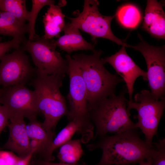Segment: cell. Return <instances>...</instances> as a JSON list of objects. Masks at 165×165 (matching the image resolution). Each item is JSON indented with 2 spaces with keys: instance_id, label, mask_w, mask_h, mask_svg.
I'll return each instance as SVG.
<instances>
[{
  "instance_id": "cell-8",
  "label": "cell",
  "mask_w": 165,
  "mask_h": 165,
  "mask_svg": "<svg viewBox=\"0 0 165 165\" xmlns=\"http://www.w3.org/2000/svg\"><path fill=\"white\" fill-rule=\"evenodd\" d=\"M54 41L36 34L32 40H24L21 46L29 53L38 71L49 75L67 74L68 62L56 50Z\"/></svg>"
},
{
  "instance_id": "cell-5",
  "label": "cell",
  "mask_w": 165,
  "mask_h": 165,
  "mask_svg": "<svg viewBox=\"0 0 165 165\" xmlns=\"http://www.w3.org/2000/svg\"><path fill=\"white\" fill-rule=\"evenodd\" d=\"M68 65L69 90L66 98L69 104L66 116L69 121H74L81 127L82 138L89 140L94 136V125L87 107L86 86L80 69L75 61L69 54L65 56Z\"/></svg>"
},
{
  "instance_id": "cell-19",
  "label": "cell",
  "mask_w": 165,
  "mask_h": 165,
  "mask_svg": "<svg viewBox=\"0 0 165 165\" xmlns=\"http://www.w3.org/2000/svg\"><path fill=\"white\" fill-rule=\"evenodd\" d=\"M82 142V139L70 140L61 145L57 156L60 162L77 163L83 153Z\"/></svg>"
},
{
  "instance_id": "cell-28",
  "label": "cell",
  "mask_w": 165,
  "mask_h": 165,
  "mask_svg": "<svg viewBox=\"0 0 165 165\" xmlns=\"http://www.w3.org/2000/svg\"><path fill=\"white\" fill-rule=\"evenodd\" d=\"M28 165H82V164H69L61 162L55 163L32 157Z\"/></svg>"
},
{
  "instance_id": "cell-10",
  "label": "cell",
  "mask_w": 165,
  "mask_h": 165,
  "mask_svg": "<svg viewBox=\"0 0 165 165\" xmlns=\"http://www.w3.org/2000/svg\"><path fill=\"white\" fill-rule=\"evenodd\" d=\"M21 45L11 53L5 54L0 63V86L4 88L24 85L34 76L36 68L31 66Z\"/></svg>"
},
{
  "instance_id": "cell-13",
  "label": "cell",
  "mask_w": 165,
  "mask_h": 165,
  "mask_svg": "<svg viewBox=\"0 0 165 165\" xmlns=\"http://www.w3.org/2000/svg\"><path fill=\"white\" fill-rule=\"evenodd\" d=\"M24 119L19 115H14L10 118L7 125L9 132L8 139L2 148L16 153L21 158L34 152L31 149Z\"/></svg>"
},
{
  "instance_id": "cell-34",
  "label": "cell",
  "mask_w": 165,
  "mask_h": 165,
  "mask_svg": "<svg viewBox=\"0 0 165 165\" xmlns=\"http://www.w3.org/2000/svg\"><path fill=\"white\" fill-rule=\"evenodd\" d=\"M1 41H2V39L1 37L0 36V42H1Z\"/></svg>"
},
{
  "instance_id": "cell-11",
  "label": "cell",
  "mask_w": 165,
  "mask_h": 165,
  "mask_svg": "<svg viewBox=\"0 0 165 165\" xmlns=\"http://www.w3.org/2000/svg\"><path fill=\"white\" fill-rule=\"evenodd\" d=\"M2 89L0 102L9 111L10 118L14 115H19L30 121L37 119V116L40 114L34 90L20 85L2 87Z\"/></svg>"
},
{
  "instance_id": "cell-22",
  "label": "cell",
  "mask_w": 165,
  "mask_h": 165,
  "mask_svg": "<svg viewBox=\"0 0 165 165\" xmlns=\"http://www.w3.org/2000/svg\"><path fill=\"white\" fill-rule=\"evenodd\" d=\"M76 132H78L82 136V131L81 126L74 121H69L54 138L51 147L52 152L53 153L55 149L70 140Z\"/></svg>"
},
{
  "instance_id": "cell-16",
  "label": "cell",
  "mask_w": 165,
  "mask_h": 165,
  "mask_svg": "<svg viewBox=\"0 0 165 165\" xmlns=\"http://www.w3.org/2000/svg\"><path fill=\"white\" fill-rule=\"evenodd\" d=\"M63 31L64 34L54 41L56 46L61 50L68 53L78 50H95L94 45L86 41L79 30L70 22L65 24Z\"/></svg>"
},
{
  "instance_id": "cell-23",
  "label": "cell",
  "mask_w": 165,
  "mask_h": 165,
  "mask_svg": "<svg viewBox=\"0 0 165 165\" xmlns=\"http://www.w3.org/2000/svg\"><path fill=\"white\" fill-rule=\"evenodd\" d=\"M31 10L30 12L28 19V39L32 40L36 34L35 25L36 19L40 10L44 6H50L54 4L55 1L53 0H32Z\"/></svg>"
},
{
  "instance_id": "cell-1",
  "label": "cell",
  "mask_w": 165,
  "mask_h": 165,
  "mask_svg": "<svg viewBox=\"0 0 165 165\" xmlns=\"http://www.w3.org/2000/svg\"><path fill=\"white\" fill-rule=\"evenodd\" d=\"M134 130L100 138L88 145L90 151L100 148L101 159L96 165H124L138 163L150 159L154 151L142 140Z\"/></svg>"
},
{
  "instance_id": "cell-17",
  "label": "cell",
  "mask_w": 165,
  "mask_h": 165,
  "mask_svg": "<svg viewBox=\"0 0 165 165\" xmlns=\"http://www.w3.org/2000/svg\"><path fill=\"white\" fill-rule=\"evenodd\" d=\"M65 16L58 5L53 4L50 6L43 16L44 28L43 37L49 39H53L54 37L59 38L65 24Z\"/></svg>"
},
{
  "instance_id": "cell-3",
  "label": "cell",
  "mask_w": 165,
  "mask_h": 165,
  "mask_svg": "<svg viewBox=\"0 0 165 165\" xmlns=\"http://www.w3.org/2000/svg\"><path fill=\"white\" fill-rule=\"evenodd\" d=\"M65 74L49 75L38 70L30 83L37 96L38 109L44 117L42 126L47 131L54 130L61 118L68 112L66 101L60 89Z\"/></svg>"
},
{
  "instance_id": "cell-30",
  "label": "cell",
  "mask_w": 165,
  "mask_h": 165,
  "mask_svg": "<svg viewBox=\"0 0 165 165\" xmlns=\"http://www.w3.org/2000/svg\"><path fill=\"white\" fill-rule=\"evenodd\" d=\"M138 163L140 165H152L150 159L141 161Z\"/></svg>"
},
{
  "instance_id": "cell-6",
  "label": "cell",
  "mask_w": 165,
  "mask_h": 165,
  "mask_svg": "<svg viewBox=\"0 0 165 165\" xmlns=\"http://www.w3.org/2000/svg\"><path fill=\"white\" fill-rule=\"evenodd\" d=\"M99 4L97 0H84L82 12L76 10L73 13L76 17H67L78 29L89 34L94 44L96 43L97 38H101L127 47L126 39L117 38L112 31L111 23L115 15L107 16L101 14L98 10Z\"/></svg>"
},
{
  "instance_id": "cell-4",
  "label": "cell",
  "mask_w": 165,
  "mask_h": 165,
  "mask_svg": "<svg viewBox=\"0 0 165 165\" xmlns=\"http://www.w3.org/2000/svg\"><path fill=\"white\" fill-rule=\"evenodd\" d=\"M127 88H123L117 95L115 94L104 98L88 109L91 122L96 128L93 140L108 133L118 134L137 128L127 108Z\"/></svg>"
},
{
  "instance_id": "cell-21",
  "label": "cell",
  "mask_w": 165,
  "mask_h": 165,
  "mask_svg": "<svg viewBox=\"0 0 165 165\" xmlns=\"http://www.w3.org/2000/svg\"><path fill=\"white\" fill-rule=\"evenodd\" d=\"M25 0H0V10L12 14L20 22L25 24L30 12L27 10Z\"/></svg>"
},
{
  "instance_id": "cell-24",
  "label": "cell",
  "mask_w": 165,
  "mask_h": 165,
  "mask_svg": "<svg viewBox=\"0 0 165 165\" xmlns=\"http://www.w3.org/2000/svg\"><path fill=\"white\" fill-rule=\"evenodd\" d=\"M150 159L152 165H165V139H159Z\"/></svg>"
},
{
  "instance_id": "cell-31",
  "label": "cell",
  "mask_w": 165,
  "mask_h": 165,
  "mask_svg": "<svg viewBox=\"0 0 165 165\" xmlns=\"http://www.w3.org/2000/svg\"><path fill=\"white\" fill-rule=\"evenodd\" d=\"M66 4V2L65 0H60L59 1L58 6L60 7L64 6Z\"/></svg>"
},
{
  "instance_id": "cell-2",
  "label": "cell",
  "mask_w": 165,
  "mask_h": 165,
  "mask_svg": "<svg viewBox=\"0 0 165 165\" xmlns=\"http://www.w3.org/2000/svg\"><path fill=\"white\" fill-rule=\"evenodd\" d=\"M93 54H76L72 58L77 64L84 80L87 92L88 109L100 100L115 94L116 87L124 82L117 75L112 74L105 67L101 56V50Z\"/></svg>"
},
{
  "instance_id": "cell-26",
  "label": "cell",
  "mask_w": 165,
  "mask_h": 165,
  "mask_svg": "<svg viewBox=\"0 0 165 165\" xmlns=\"http://www.w3.org/2000/svg\"><path fill=\"white\" fill-rule=\"evenodd\" d=\"M21 43V41L16 38H13L10 40L0 42V60L7 52L12 49H15L20 47Z\"/></svg>"
},
{
  "instance_id": "cell-27",
  "label": "cell",
  "mask_w": 165,
  "mask_h": 165,
  "mask_svg": "<svg viewBox=\"0 0 165 165\" xmlns=\"http://www.w3.org/2000/svg\"><path fill=\"white\" fill-rule=\"evenodd\" d=\"M10 117V114L9 111L0 102V134L7 125Z\"/></svg>"
},
{
  "instance_id": "cell-25",
  "label": "cell",
  "mask_w": 165,
  "mask_h": 165,
  "mask_svg": "<svg viewBox=\"0 0 165 165\" xmlns=\"http://www.w3.org/2000/svg\"><path fill=\"white\" fill-rule=\"evenodd\" d=\"M21 159L12 152L0 150V165H15Z\"/></svg>"
},
{
  "instance_id": "cell-12",
  "label": "cell",
  "mask_w": 165,
  "mask_h": 165,
  "mask_svg": "<svg viewBox=\"0 0 165 165\" xmlns=\"http://www.w3.org/2000/svg\"><path fill=\"white\" fill-rule=\"evenodd\" d=\"M125 46L121 48L115 54L108 56L101 60L104 64H109L115 69L116 73L122 77L126 84L128 93L129 101L133 100L134 86L135 80L139 76H142L145 81H148L146 72L141 69L127 54Z\"/></svg>"
},
{
  "instance_id": "cell-14",
  "label": "cell",
  "mask_w": 165,
  "mask_h": 165,
  "mask_svg": "<svg viewBox=\"0 0 165 165\" xmlns=\"http://www.w3.org/2000/svg\"><path fill=\"white\" fill-rule=\"evenodd\" d=\"M26 129L30 139L35 140L38 144L32 157L47 161L54 160L55 157L53 156L51 147L55 136L54 132L46 131L43 127L42 123L37 119L30 121L26 125Z\"/></svg>"
},
{
  "instance_id": "cell-18",
  "label": "cell",
  "mask_w": 165,
  "mask_h": 165,
  "mask_svg": "<svg viewBox=\"0 0 165 165\" xmlns=\"http://www.w3.org/2000/svg\"><path fill=\"white\" fill-rule=\"evenodd\" d=\"M27 33L28 24L21 23L11 14L0 10V35L17 38L22 42Z\"/></svg>"
},
{
  "instance_id": "cell-33",
  "label": "cell",
  "mask_w": 165,
  "mask_h": 165,
  "mask_svg": "<svg viewBox=\"0 0 165 165\" xmlns=\"http://www.w3.org/2000/svg\"><path fill=\"white\" fill-rule=\"evenodd\" d=\"M2 90V88H0V94Z\"/></svg>"
},
{
  "instance_id": "cell-20",
  "label": "cell",
  "mask_w": 165,
  "mask_h": 165,
  "mask_svg": "<svg viewBox=\"0 0 165 165\" xmlns=\"http://www.w3.org/2000/svg\"><path fill=\"white\" fill-rule=\"evenodd\" d=\"M115 16L123 26L129 29L136 28L141 20V15L139 9L131 4H126L119 7Z\"/></svg>"
},
{
  "instance_id": "cell-15",
  "label": "cell",
  "mask_w": 165,
  "mask_h": 165,
  "mask_svg": "<svg viewBox=\"0 0 165 165\" xmlns=\"http://www.w3.org/2000/svg\"><path fill=\"white\" fill-rule=\"evenodd\" d=\"M163 3L157 0H148L145 11L142 28L152 37L165 38V13Z\"/></svg>"
},
{
  "instance_id": "cell-32",
  "label": "cell",
  "mask_w": 165,
  "mask_h": 165,
  "mask_svg": "<svg viewBox=\"0 0 165 165\" xmlns=\"http://www.w3.org/2000/svg\"><path fill=\"white\" fill-rule=\"evenodd\" d=\"M82 165H88L85 162H83L82 163ZM129 165V164H124V165Z\"/></svg>"
},
{
  "instance_id": "cell-29",
  "label": "cell",
  "mask_w": 165,
  "mask_h": 165,
  "mask_svg": "<svg viewBox=\"0 0 165 165\" xmlns=\"http://www.w3.org/2000/svg\"><path fill=\"white\" fill-rule=\"evenodd\" d=\"M34 151L31 152L26 156L21 158L15 165H28L32 156Z\"/></svg>"
},
{
  "instance_id": "cell-9",
  "label": "cell",
  "mask_w": 165,
  "mask_h": 165,
  "mask_svg": "<svg viewBox=\"0 0 165 165\" xmlns=\"http://www.w3.org/2000/svg\"><path fill=\"white\" fill-rule=\"evenodd\" d=\"M139 43L136 45H128L141 53L146 62L147 79L151 93L153 97L158 100L165 94V46H154L147 43L138 34Z\"/></svg>"
},
{
  "instance_id": "cell-7",
  "label": "cell",
  "mask_w": 165,
  "mask_h": 165,
  "mask_svg": "<svg viewBox=\"0 0 165 165\" xmlns=\"http://www.w3.org/2000/svg\"><path fill=\"white\" fill-rule=\"evenodd\" d=\"M134 100L127 102V109H132L138 112L136 123L137 128H139L145 135L146 143L152 147V140L154 136L157 134L160 121L165 107V97L159 100L154 98L147 90L143 89L136 94Z\"/></svg>"
}]
</instances>
